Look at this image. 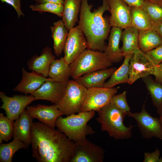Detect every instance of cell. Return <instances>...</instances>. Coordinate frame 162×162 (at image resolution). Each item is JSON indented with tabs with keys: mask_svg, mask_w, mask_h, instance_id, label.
<instances>
[{
	"mask_svg": "<svg viewBox=\"0 0 162 162\" xmlns=\"http://www.w3.org/2000/svg\"><path fill=\"white\" fill-rule=\"evenodd\" d=\"M33 157L39 162H70L74 142L64 133L41 122H33L31 130Z\"/></svg>",
	"mask_w": 162,
	"mask_h": 162,
	"instance_id": "obj_1",
	"label": "cell"
},
{
	"mask_svg": "<svg viewBox=\"0 0 162 162\" xmlns=\"http://www.w3.org/2000/svg\"><path fill=\"white\" fill-rule=\"evenodd\" d=\"M97 121L101 124L102 131L107 132L110 136L116 140L128 139L132 136L134 125L126 126L124 121L127 114L111 102L98 112Z\"/></svg>",
	"mask_w": 162,
	"mask_h": 162,
	"instance_id": "obj_2",
	"label": "cell"
},
{
	"mask_svg": "<svg viewBox=\"0 0 162 162\" xmlns=\"http://www.w3.org/2000/svg\"><path fill=\"white\" fill-rule=\"evenodd\" d=\"M95 115V111L81 112L63 118L57 119L56 126L68 138L75 142L86 138V136L95 132L88 122Z\"/></svg>",
	"mask_w": 162,
	"mask_h": 162,
	"instance_id": "obj_3",
	"label": "cell"
},
{
	"mask_svg": "<svg viewBox=\"0 0 162 162\" xmlns=\"http://www.w3.org/2000/svg\"><path fill=\"white\" fill-rule=\"evenodd\" d=\"M92 5L88 0H81L78 25L86 38L87 49L104 52L106 45L105 42L109 34L99 28L92 17Z\"/></svg>",
	"mask_w": 162,
	"mask_h": 162,
	"instance_id": "obj_4",
	"label": "cell"
},
{
	"mask_svg": "<svg viewBox=\"0 0 162 162\" xmlns=\"http://www.w3.org/2000/svg\"><path fill=\"white\" fill-rule=\"evenodd\" d=\"M104 52L86 49L70 65V76L75 80L88 73L112 65Z\"/></svg>",
	"mask_w": 162,
	"mask_h": 162,
	"instance_id": "obj_5",
	"label": "cell"
},
{
	"mask_svg": "<svg viewBox=\"0 0 162 162\" xmlns=\"http://www.w3.org/2000/svg\"><path fill=\"white\" fill-rule=\"evenodd\" d=\"M87 89L75 80H69L62 98L56 104L57 108L67 116L81 112Z\"/></svg>",
	"mask_w": 162,
	"mask_h": 162,
	"instance_id": "obj_6",
	"label": "cell"
},
{
	"mask_svg": "<svg viewBox=\"0 0 162 162\" xmlns=\"http://www.w3.org/2000/svg\"><path fill=\"white\" fill-rule=\"evenodd\" d=\"M127 116L135 119L142 137L150 139L155 137L162 141V126L159 118L153 117L146 110L145 103L140 112L127 113Z\"/></svg>",
	"mask_w": 162,
	"mask_h": 162,
	"instance_id": "obj_7",
	"label": "cell"
},
{
	"mask_svg": "<svg viewBox=\"0 0 162 162\" xmlns=\"http://www.w3.org/2000/svg\"><path fill=\"white\" fill-rule=\"evenodd\" d=\"M87 48L85 36L79 25L70 29L63 51L65 61L70 65Z\"/></svg>",
	"mask_w": 162,
	"mask_h": 162,
	"instance_id": "obj_8",
	"label": "cell"
},
{
	"mask_svg": "<svg viewBox=\"0 0 162 162\" xmlns=\"http://www.w3.org/2000/svg\"><path fill=\"white\" fill-rule=\"evenodd\" d=\"M157 66L140 48L130 59L128 83L131 85L139 79L154 75Z\"/></svg>",
	"mask_w": 162,
	"mask_h": 162,
	"instance_id": "obj_9",
	"label": "cell"
},
{
	"mask_svg": "<svg viewBox=\"0 0 162 162\" xmlns=\"http://www.w3.org/2000/svg\"><path fill=\"white\" fill-rule=\"evenodd\" d=\"M118 92L116 88L95 87L87 89L81 112H98L110 102Z\"/></svg>",
	"mask_w": 162,
	"mask_h": 162,
	"instance_id": "obj_10",
	"label": "cell"
},
{
	"mask_svg": "<svg viewBox=\"0 0 162 162\" xmlns=\"http://www.w3.org/2000/svg\"><path fill=\"white\" fill-rule=\"evenodd\" d=\"M74 142V155L70 162H102L105 151L86 138Z\"/></svg>",
	"mask_w": 162,
	"mask_h": 162,
	"instance_id": "obj_11",
	"label": "cell"
},
{
	"mask_svg": "<svg viewBox=\"0 0 162 162\" xmlns=\"http://www.w3.org/2000/svg\"><path fill=\"white\" fill-rule=\"evenodd\" d=\"M0 98L3 103L0 108L4 110L6 116L13 121L19 118L29 104L36 100L32 94L28 95H15L10 97L1 91Z\"/></svg>",
	"mask_w": 162,
	"mask_h": 162,
	"instance_id": "obj_12",
	"label": "cell"
},
{
	"mask_svg": "<svg viewBox=\"0 0 162 162\" xmlns=\"http://www.w3.org/2000/svg\"><path fill=\"white\" fill-rule=\"evenodd\" d=\"M111 16V27L125 29L131 26V7L122 0H108Z\"/></svg>",
	"mask_w": 162,
	"mask_h": 162,
	"instance_id": "obj_13",
	"label": "cell"
},
{
	"mask_svg": "<svg viewBox=\"0 0 162 162\" xmlns=\"http://www.w3.org/2000/svg\"><path fill=\"white\" fill-rule=\"evenodd\" d=\"M67 85V83L57 81L50 78L32 94L36 100H47L56 104L62 98Z\"/></svg>",
	"mask_w": 162,
	"mask_h": 162,
	"instance_id": "obj_14",
	"label": "cell"
},
{
	"mask_svg": "<svg viewBox=\"0 0 162 162\" xmlns=\"http://www.w3.org/2000/svg\"><path fill=\"white\" fill-rule=\"evenodd\" d=\"M26 110L33 118H37L40 122L54 128L58 118L63 115L56 104L51 106L41 104L28 106Z\"/></svg>",
	"mask_w": 162,
	"mask_h": 162,
	"instance_id": "obj_15",
	"label": "cell"
},
{
	"mask_svg": "<svg viewBox=\"0 0 162 162\" xmlns=\"http://www.w3.org/2000/svg\"><path fill=\"white\" fill-rule=\"evenodd\" d=\"M22 78L14 88V91L23 93L26 94H32L39 88L46 81L49 80L35 72H28L24 68L22 69Z\"/></svg>",
	"mask_w": 162,
	"mask_h": 162,
	"instance_id": "obj_16",
	"label": "cell"
},
{
	"mask_svg": "<svg viewBox=\"0 0 162 162\" xmlns=\"http://www.w3.org/2000/svg\"><path fill=\"white\" fill-rule=\"evenodd\" d=\"M55 58L51 49L46 46L43 49L40 56L35 55L28 61V68L30 70L35 72L47 77L48 76L50 64Z\"/></svg>",
	"mask_w": 162,
	"mask_h": 162,
	"instance_id": "obj_17",
	"label": "cell"
},
{
	"mask_svg": "<svg viewBox=\"0 0 162 162\" xmlns=\"http://www.w3.org/2000/svg\"><path fill=\"white\" fill-rule=\"evenodd\" d=\"M116 69V68L111 67L97 70L85 74L75 80L87 89L103 87L106 80Z\"/></svg>",
	"mask_w": 162,
	"mask_h": 162,
	"instance_id": "obj_18",
	"label": "cell"
},
{
	"mask_svg": "<svg viewBox=\"0 0 162 162\" xmlns=\"http://www.w3.org/2000/svg\"><path fill=\"white\" fill-rule=\"evenodd\" d=\"M33 118L25 110L14 122L13 136L28 146L31 144V130Z\"/></svg>",
	"mask_w": 162,
	"mask_h": 162,
	"instance_id": "obj_19",
	"label": "cell"
},
{
	"mask_svg": "<svg viewBox=\"0 0 162 162\" xmlns=\"http://www.w3.org/2000/svg\"><path fill=\"white\" fill-rule=\"evenodd\" d=\"M122 29L112 27L110 32L108 43L104 52L112 63L121 61L124 57L119 44L122 32Z\"/></svg>",
	"mask_w": 162,
	"mask_h": 162,
	"instance_id": "obj_20",
	"label": "cell"
},
{
	"mask_svg": "<svg viewBox=\"0 0 162 162\" xmlns=\"http://www.w3.org/2000/svg\"><path fill=\"white\" fill-rule=\"evenodd\" d=\"M139 31L131 26L124 29L122 32L121 40L122 46L121 48L123 56L133 55L139 49Z\"/></svg>",
	"mask_w": 162,
	"mask_h": 162,
	"instance_id": "obj_21",
	"label": "cell"
},
{
	"mask_svg": "<svg viewBox=\"0 0 162 162\" xmlns=\"http://www.w3.org/2000/svg\"><path fill=\"white\" fill-rule=\"evenodd\" d=\"M81 0H64L62 20L69 31L78 21Z\"/></svg>",
	"mask_w": 162,
	"mask_h": 162,
	"instance_id": "obj_22",
	"label": "cell"
},
{
	"mask_svg": "<svg viewBox=\"0 0 162 162\" xmlns=\"http://www.w3.org/2000/svg\"><path fill=\"white\" fill-rule=\"evenodd\" d=\"M53 41V48L55 55L59 56L63 51L69 30L65 27L62 20L53 23L50 27Z\"/></svg>",
	"mask_w": 162,
	"mask_h": 162,
	"instance_id": "obj_23",
	"label": "cell"
},
{
	"mask_svg": "<svg viewBox=\"0 0 162 162\" xmlns=\"http://www.w3.org/2000/svg\"><path fill=\"white\" fill-rule=\"evenodd\" d=\"M70 73V65L65 61L63 57H62L52 62L48 76L56 81L67 83L69 81Z\"/></svg>",
	"mask_w": 162,
	"mask_h": 162,
	"instance_id": "obj_24",
	"label": "cell"
},
{
	"mask_svg": "<svg viewBox=\"0 0 162 162\" xmlns=\"http://www.w3.org/2000/svg\"><path fill=\"white\" fill-rule=\"evenodd\" d=\"M133 55L125 56L121 66L116 69L110 76L109 80L105 82L104 87L112 88L116 85L123 83H128L129 80V65Z\"/></svg>",
	"mask_w": 162,
	"mask_h": 162,
	"instance_id": "obj_25",
	"label": "cell"
},
{
	"mask_svg": "<svg viewBox=\"0 0 162 162\" xmlns=\"http://www.w3.org/2000/svg\"><path fill=\"white\" fill-rule=\"evenodd\" d=\"M139 32V47L143 52L150 50L162 44V39L153 28Z\"/></svg>",
	"mask_w": 162,
	"mask_h": 162,
	"instance_id": "obj_26",
	"label": "cell"
},
{
	"mask_svg": "<svg viewBox=\"0 0 162 162\" xmlns=\"http://www.w3.org/2000/svg\"><path fill=\"white\" fill-rule=\"evenodd\" d=\"M157 113L162 116V85L154 80L150 75L142 78Z\"/></svg>",
	"mask_w": 162,
	"mask_h": 162,
	"instance_id": "obj_27",
	"label": "cell"
},
{
	"mask_svg": "<svg viewBox=\"0 0 162 162\" xmlns=\"http://www.w3.org/2000/svg\"><path fill=\"white\" fill-rule=\"evenodd\" d=\"M131 7V26L139 31L149 29L152 27L150 18L141 7Z\"/></svg>",
	"mask_w": 162,
	"mask_h": 162,
	"instance_id": "obj_28",
	"label": "cell"
},
{
	"mask_svg": "<svg viewBox=\"0 0 162 162\" xmlns=\"http://www.w3.org/2000/svg\"><path fill=\"white\" fill-rule=\"evenodd\" d=\"M28 146L17 139L14 138L11 142L0 145V162H12L14 154L21 148L27 149Z\"/></svg>",
	"mask_w": 162,
	"mask_h": 162,
	"instance_id": "obj_29",
	"label": "cell"
},
{
	"mask_svg": "<svg viewBox=\"0 0 162 162\" xmlns=\"http://www.w3.org/2000/svg\"><path fill=\"white\" fill-rule=\"evenodd\" d=\"M141 7L148 16L152 28L162 20V6L145 1Z\"/></svg>",
	"mask_w": 162,
	"mask_h": 162,
	"instance_id": "obj_30",
	"label": "cell"
},
{
	"mask_svg": "<svg viewBox=\"0 0 162 162\" xmlns=\"http://www.w3.org/2000/svg\"><path fill=\"white\" fill-rule=\"evenodd\" d=\"M14 122L2 113H0V143L7 142L13 136Z\"/></svg>",
	"mask_w": 162,
	"mask_h": 162,
	"instance_id": "obj_31",
	"label": "cell"
},
{
	"mask_svg": "<svg viewBox=\"0 0 162 162\" xmlns=\"http://www.w3.org/2000/svg\"><path fill=\"white\" fill-rule=\"evenodd\" d=\"M30 8L32 11H38L40 13L48 12L62 17L63 10V4L52 3H45L31 5Z\"/></svg>",
	"mask_w": 162,
	"mask_h": 162,
	"instance_id": "obj_32",
	"label": "cell"
},
{
	"mask_svg": "<svg viewBox=\"0 0 162 162\" xmlns=\"http://www.w3.org/2000/svg\"><path fill=\"white\" fill-rule=\"evenodd\" d=\"M127 92L124 91L122 93L114 95L112 98L110 102L122 111L126 113L130 111L126 99Z\"/></svg>",
	"mask_w": 162,
	"mask_h": 162,
	"instance_id": "obj_33",
	"label": "cell"
},
{
	"mask_svg": "<svg viewBox=\"0 0 162 162\" xmlns=\"http://www.w3.org/2000/svg\"><path fill=\"white\" fill-rule=\"evenodd\" d=\"M145 53L156 65L162 62V44Z\"/></svg>",
	"mask_w": 162,
	"mask_h": 162,
	"instance_id": "obj_34",
	"label": "cell"
},
{
	"mask_svg": "<svg viewBox=\"0 0 162 162\" xmlns=\"http://www.w3.org/2000/svg\"><path fill=\"white\" fill-rule=\"evenodd\" d=\"M160 151L158 148L154 151L150 153L146 152L144 154L143 162H162V158H160Z\"/></svg>",
	"mask_w": 162,
	"mask_h": 162,
	"instance_id": "obj_35",
	"label": "cell"
},
{
	"mask_svg": "<svg viewBox=\"0 0 162 162\" xmlns=\"http://www.w3.org/2000/svg\"><path fill=\"white\" fill-rule=\"evenodd\" d=\"M2 2H5L12 6L16 11L18 18L22 16H24L21 9L20 0H0Z\"/></svg>",
	"mask_w": 162,
	"mask_h": 162,
	"instance_id": "obj_36",
	"label": "cell"
},
{
	"mask_svg": "<svg viewBox=\"0 0 162 162\" xmlns=\"http://www.w3.org/2000/svg\"><path fill=\"white\" fill-rule=\"evenodd\" d=\"M154 76V80L162 85V62L158 65Z\"/></svg>",
	"mask_w": 162,
	"mask_h": 162,
	"instance_id": "obj_37",
	"label": "cell"
},
{
	"mask_svg": "<svg viewBox=\"0 0 162 162\" xmlns=\"http://www.w3.org/2000/svg\"><path fill=\"white\" fill-rule=\"evenodd\" d=\"M130 7L136 6L141 7L145 0H122Z\"/></svg>",
	"mask_w": 162,
	"mask_h": 162,
	"instance_id": "obj_38",
	"label": "cell"
},
{
	"mask_svg": "<svg viewBox=\"0 0 162 162\" xmlns=\"http://www.w3.org/2000/svg\"><path fill=\"white\" fill-rule=\"evenodd\" d=\"M38 4L45 3H52L58 4H63L64 0H35Z\"/></svg>",
	"mask_w": 162,
	"mask_h": 162,
	"instance_id": "obj_39",
	"label": "cell"
},
{
	"mask_svg": "<svg viewBox=\"0 0 162 162\" xmlns=\"http://www.w3.org/2000/svg\"><path fill=\"white\" fill-rule=\"evenodd\" d=\"M152 28L157 32L162 39V20Z\"/></svg>",
	"mask_w": 162,
	"mask_h": 162,
	"instance_id": "obj_40",
	"label": "cell"
},
{
	"mask_svg": "<svg viewBox=\"0 0 162 162\" xmlns=\"http://www.w3.org/2000/svg\"><path fill=\"white\" fill-rule=\"evenodd\" d=\"M162 6V0H145Z\"/></svg>",
	"mask_w": 162,
	"mask_h": 162,
	"instance_id": "obj_41",
	"label": "cell"
},
{
	"mask_svg": "<svg viewBox=\"0 0 162 162\" xmlns=\"http://www.w3.org/2000/svg\"><path fill=\"white\" fill-rule=\"evenodd\" d=\"M159 119L160 122L162 126V116H161L160 117V118H159Z\"/></svg>",
	"mask_w": 162,
	"mask_h": 162,
	"instance_id": "obj_42",
	"label": "cell"
}]
</instances>
